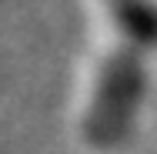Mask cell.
I'll return each mask as SVG.
<instances>
[{
	"label": "cell",
	"instance_id": "cell-1",
	"mask_svg": "<svg viewBox=\"0 0 157 154\" xmlns=\"http://www.w3.org/2000/svg\"><path fill=\"white\" fill-rule=\"evenodd\" d=\"M117 47L104 57L94 97L84 117V134L94 148H114L130 134L144 97V57L157 50L154 0H104Z\"/></svg>",
	"mask_w": 157,
	"mask_h": 154
}]
</instances>
